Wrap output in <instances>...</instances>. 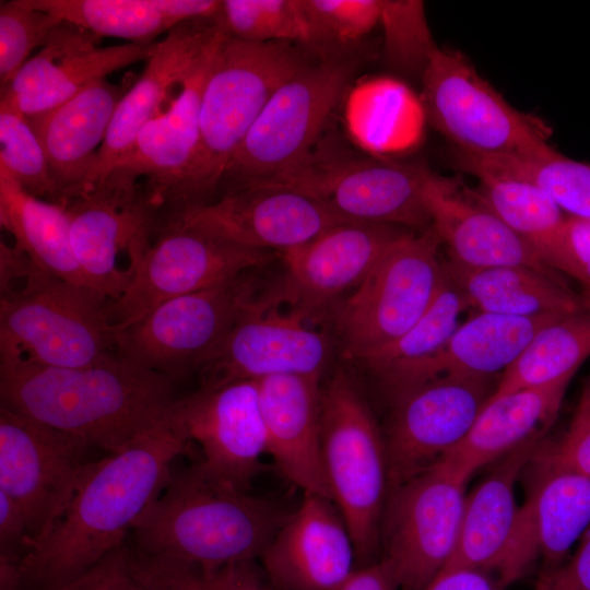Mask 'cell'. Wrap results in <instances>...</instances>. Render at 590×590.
I'll list each match as a JSON object with an SVG mask.
<instances>
[{"label":"cell","mask_w":590,"mask_h":590,"mask_svg":"<svg viewBox=\"0 0 590 590\" xmlns=\"http://www.w3.org/2000/svg\"><path fill=\"white\" fill-rule=\"evenodd\" d=\"M190 442L172 406L123 450L94 461L62 517L21 559L22 589L56 588L125 544Z\"/></svg>","instance_id":"obj_1"},{"label":"cell","mask_w":590,"mask_h":590,"mask_svg":"<svg viewBox=\"0 0 590 590\" xmlns=\"http://www.w3.org/2000/svg\"><path fill=\"white\" fill-rule=\"evenodd\" d=\"M173 382L116 353L83 367L0 356L1 405L110 455L170 411Z\"/></svg>","instance_id":"obj_2"},{"label":"cell","mask_w":590,"mask_h":590,"mask_svg":"<svg viewBox=\"0 0 590 590\" xmlns=\"http://www.w3.org/2000/svg\"><path fill=\"white\" fill-rule=\"evenodd\" d=\"M290 515L206 473L200 463L172 476L132 529L134 548L215 568L260 559Z\"/></svg>","instance_id":"obj_3"},{"label":"cell","mask_w":590,"mask_h":590,"mask_svg":"<svg viewBox=\"0 0 590 590\" xmlns=\"http://www.w3.org/2000/svg\"><path fill=\"white\" fill-rule=\"evenodd\" d=\"M307 64L294 44L248 43L223 33L202 91L198 149L161 214L163 221L213 201L232 157L269 99Z\"/></svg>","instance_id":"obj_4"},{"label":"cell","mask_w":590,"mask_h":590,"mask_svg":"<svg viewBox=\"0 0 590 590\" xmlns=\"http://www.w3.org/2000/svg\"><path fill=\"white\" fill-rule=\"evenodd\" d=\"M109 298L36 268L0 294V356L54 367H83L115 353Z\"/></svg>","instance_id":"obj_5"},{"label":"cell","mask_w":590,"mask_h":590,"mask_svg":"<svg viewBox=\"0 0 590 590\" xmlns=\"http://www.w3.org/2000/svg\"><path fill=\"white\" fill-rule=\"evenodd\" d=\"M321 448L331 499L353 540L357 567L380 550L389 493L385 438L352 378L337 373L321 389Z\"/></svg>","instance_id":"obj_6"},{"label":"cell","mask_w":590,"mask_h":590,"mask_svg":"<svg viewBox=\"0 0 590 590\" xmlns=\"http://www.w3.org/2000/svg\"><path fill=\"white\" fill-rule=\"evenodd\" d=\"M421 78L425 114L458 154L535 160L555 151L548 128L514 108L460 51L436 47Z\"/></svg>","instance_id":"obj_7"},{"label":"cell","mask_w":590,"mask_h":590,"mask_svg":"<svg viewBox=\"0 0 590 590\" xmlns=\"http://www.w3.org/2000/svg\"><path fill=\"white\" fill-rule=\"evenodd\" d=\"M440 245L432 226L408 232L340 304L334 323L345 358L361 361L394 342L426 312L446 279Z\"/></svg>","instance_id":"obj_8"},{"label":"cell","mask_w":590,"mask_h":590,"mask_svg":"<svg viewBox=\"0 0 590 590\" xmlns=\"http://www.w3.org/2000/svg\"><path fill=\"white\" fill-rule=\"evenodd\" d=\"M354 69L351 60L330 58L307 64L282 84L232 157L221 186L228 184L231 191L304 164L349 87Z\"/></svg>","instance_id":"obj_9"},{"label":"cell","mask_w":590,"mask_h":590,"mask_svg":"<svg viewBox=\"0 0 590 590\" xmlns=\"http://www.w3.org/2000/svg\"><path fill=\"white\" fill-rule=\"evenodd\" d=\"M255 270L168 299L119 330L115 353L174 381L199 369L244 312L259 298Z\"/></svg>","instance_id":"obj_10"},{"label":"cell","mask_w":590,"mask_h":590,"mask_svg":"<svg viewBox=\"0 0 590 590\" xmlns=\"http://www.w3.org/2000/svg\"><path fill=\"white\" fill-rule=\"evenodd\" d=\"M85 441L0 406V491L22 510L28 546L62 517L94 461ZM27 552V551H26Z\"/></svg>","instance_id":"obj_11"},{"label":"cell","mask_w":590,"mask_h":590,"mask_svg":"<svg viewBox=\"0 0 590 590\" xmlns=\"http://www.w3.org/2000/svg\"><path fill=\"white\" fill-rule=\"evenodd\" d=\"M465 484L437 461L389 491L380 550L401 590H424L450 558L460 529Z\"/></svg>","instance_id":"obj_12"},{"label":"cell","mask_w":590,"mask_h":590,"mask_svg":"<svg viewBox=\"0 0 590 590\" xmlns=\"http://www.w3.org/2000/svg\"><path fill=\"white\" fill-rule=\"evenodd\" d=\"M271 259V251L238 246L181 224L165 225L133 267L126 291L109 299L110 321L122 330L168 299L260 269Z\"/></svg>","instance_id":"obj_13"},{"label":"cell","mask_w":590,"mask_h":590,"mask_svg":"<svg viewBox=\"0 0 590 590\" xmlns=\"http://www.w3.org/2000/svg\"><path fill=\"white\" fill-rule=\"evenodd\" d=\"M64 208L82 273L94 290L117 299L158 228V213L143 184L110 174Z\"/></svg>","instance_id":"obj_14"},{"label":"cell","mask_w":590,"mask_h":590,"mask_svg":"<svg viewBox=\"0 0 590 590\" xmlns=\"http://www.w3.org/2000/svg\"><path fill=\"white\" fill-rule=\"evenodd\" d=\"M432 174L421 165L390 160L320 165L308 158L293 170L261 182L303 191L350 222L422 232L430 226L425 192Z\"/></svg>","instance_id":"obj_15"},{"label":"cell","mask_w":590,"mask_h":590,"mask_svg":"<svg viewBox=\"0 0 590 590\" xmlns=\"http://www.w3.org/2000/svg\"><path fill=\"white\" fill-rule=\"evenodd\" d=\"M307 319L295 309L281 311L268 294L260 295L199 367L200 388L276 375L321 378L332 346Z\"/></svg>","instance_id":"obj_16"},{"label":"cell","mask_w":590,"mask_h":590,"mask_svg":"<svg viewBox=\"0 0 590 590\" xmlns=\"http://www.w3.org/2000/svg\"><path fill=\"white\" fill-rule=\"evenodd\" d=\"M495 377H442L396 397L385 437L389 491L435 464L469 433Z\"/></svg>","instance_id":"obj_17"},{"label":"cell","mask_w":590,"mask_h":590,"mask_svg":"<svg viewBox=\"0 0 590 590\" xmlns=\"http://www.w3.org/2000/svg\"><path fill=\"white\" fill-rule=\"evenodd\" d=\"M343 222L350 221L303 191L259 182L188 209L160 228L181 224L246 248L282 252Z\"/></svg>","instance_id":"obj_18"},{"label":"cell","mask_w":590,"mask_h":590,"mask_svg":"<svg viewBox=\"0 0 590 590\" xmlns=\"http://www.w3.org/2000/svg\"><path fill=\"white\" fill-rule=\"evenodd\" d=\"M408 232L387 224H337L309 241L280 252L284 274L269 295L274 303H285L311 318L346 291L355 290Z\"/></svg>","instance_id":"obj_19"},{"label":"cell","mask_w":590,"mask_h":590,"mask_svg":"<svg viewBox=\"0 0 590 590\" xmlns=\"http://www.w3.org/2000/svg\"><path fill=\"white\" fill-rule=\"evenodd\" d=\"M173 413L190 441L203 453L202 469L213 477L248 491L267 452L257 380L200 388L176 399Z\"/></svg>","instance_id":"obj_20"},{"label":"cell","mask_w":590,"mask_h":590,"mask_svg":"<svg viewBox=\"0 0 590 590\" xmlns=\"http://www.w3.org/2000/svg\"><path fill=\"white\" fill-rule=\"evenodd\" d=\"M222 33L216 17L197 19L177 24L156 42L142 74L117 104L86 192L106 179L141 129L162 113L170 92L182 86Z\"/></svg>","instance_id":"obj_21"},{"label":"cell","mask_w":590,"mask_h":590,"mask_svg":"<svg viewBox=\"0 0 590 590\" xmlns=\"http://www.w3.org/2000/svg\"><path fill=\"white\" fill-rule=\"evenodd\" d=\"M99 37L61 21L39 52L30 58L10 83L1 86L20 110L32 117L72 98L107 74L148 60L155 44L126 43L99 47Z\"/></svg>","instance_id":"obj_22"},{"label":"cell","mask_w":590,"mask_h":590,"mask_svg":"<svg viewBox=\"0 0 590 590\" xmlns=\"http://www.w3.org/2000/svg\"><path fill=\"white\" fill-rule=\"evenodd\" d=\"M536 460L538 479L519 509L512 539L497 570L505 587L522 577L539 556L543 569L563 563L590 527V476Z\"/></svg>","instance_id":"obj_23"},{"label":"cell","mask_w":590,"mask_h":590,"mask_svg":"<svg viewBox=\"0 0 590 590\" xmlns=\"http://www.w3.org/2000/svg\"><path fill=\"white\" fill-rule=\"evenodd\" d=\"M275 590H330L356 568L350 531L334 503L305 494L261 556Z\"/></svg>","instance_id":"obj_24"},{"label":"cell","mask_w":590,"mask_h":590,"mask_svg":"<svg viewBox=\"0 0 590 590\" xmlns=\"http://www.w3.org/2000/svg\"><path fill=\"white\" fill-rule=\"evenodd\" d=\"M425 197L430 226L446 245L448 261L467 269L520 266L559 278L477 190L433 173Z\"/></svg>","instance_id":"obj_25"},{"label":"cell","mask_w":590,"mask_h":590,"mask_svg":"<svg viewBox=\"0 0 590 590\" xmlns=\"http://www.w3.org/2000/svg\"><path fill=\"white\" fill-rule=\"evenodd\" d=\"M220 38L168 107L141 129L110 172L133 181L144 179L142 184L158 216L193 162L202 91Z\"/></svg>","instance_id":"obj_26"},{"label":"cell","mask_w":590,"mask_h":590,"mask_svg":"<svg viewBox=\"0 0 590 590\" xmlns=\"http://www.w3.org/2000/svg\"><path fill=\"white\" fill-rule=\"evenodd\" d=\"M257 382L267 452L304 494L331 499L321 448L320 377L276 375Z\"/></svg>","instance_id":"obj_27"},{"label":"cell","mask_w":590,"mask_h":590,"mask_svg":"<svg viewBox=\"0 0 590 590\" xmlns=\"http://www.w3.org/2000/svg\"><path fill=\"white\" fill-rule=\"evenodd\" d=\"M129 87L104 79L48 111L26 117L45 151L60 205L86 192L97 152Z\"/></svg>","instance_id":"obj_28"},{"label":"cell","mask_w":590,"mask_h":590,"mask_svg":"<svg viewBox=\"0 0 590 590\" xmlns=\"http://www.w3.org/2000/svg\"><path fill=\"white\" fill-rule=\"evenodd\" d=\"M461 167L480 181L483 201L555 271L579 281L589 292L590 280L578 258L569 217L533 181L494 163L458 154Z\"/></svg>","instance_id":"obj_29"},{"label":"cell","mask_w":590,"mask_h":590,"mask_svg":"<svg viewBox=\"0 0 590 590\" xmlns=\"http://www.w3.org/2000/svg\"><path fill=\"white\" fill-rule=\"evenodd\" d=\"M541 444L542 437L534 438L502 457L465 496L456 546L440 573L479 569L497 574L518 520L517 480Z\"/></svg>","instance_id":"obj_30"},{"label":"cell","mask_w":590,"mask_h":590,"mask_svg":"<svg viewBox=\"0 0 590 590\" xmlns=\"http://www.w3.org/2000/svg\"><path fill=\"white\" fill-rule=\"evenodd\" d=\"M569 382L492 394L467 436L439 461L468 482L480 468L542 437L555 420Z\"/></svg>","instance_id":"obj_31"},{"label":"cell","mask_w":590,"mask_h":590,"mask_svg":"<svg viewBox=\"0 0 590 590\" xmlns=\"http://www.w3.org/2000/svg\"><path fill=\"white\" fill-rule=\"evenodd\" d=\"M564 316L512 317L480 311L459 324L442 350L421 365L394 397L436 378L496 377L541 328Z\"/></svg>","instance_id":"obj_32"},{"label":"cell","mask_w":590,"mask_h":590,"mask_svg":"<svg viewBox=\"0 0 590 590\" xmlns=\"http://www.w3.org/2000/svg\"><path fill=\"white\" fill-rule=\"evenodd\" d=\"M444 264L469 306L479 311L512 317L582 311L580 300L560 278L520 266L467 269L448 260Z\"/></svg>","instance_id":"obj_33"},{"label":"cell","mask_w":590,"mask_h":590,"mask_svg":"<svg viewBox=\"0 0 590 590\" xmlns=\"http://www.w3.org/2000/svg\"><path fill=\"white\" fill-rule=\"evenodd\" d=\"M0 223L38 268L66 282L92 287L73 253L66 208L30 194L2 166Z\"/></svg>","instance_id":"obj_34"},{"label":"cell","mask_w":590,"mask_h":590,"mask_svg":"<svg viewBox=\"0 0 590 590\" xmlns=\"http://www.w3.org/2000/svg\"><path fill=\"white\" fill-rule=\"evenodd\" d=\"M469 307L465 296L446 271L445 282L426 312L398 340L359 362L397 394L421 365L442 350L459 327L461 314Z\"/></svg>","instance_id":"obj_35"},{"label":"cell","mask_w":590,"mask_h":590,"mask_svg":"<svg viewBox=\"0 0 590 590\" xmlns=\"http://www.w3.org/2000/svg\"><path fill=\"white\" fill-rule=\"evenodd\" d=\"M590 356V312L560 317L541 328L500 375L494 396L570 381Z\"/></svg>","instance_id":"obj_36"},{"label":"cell","mask_w":590,"mask_h":590,"mask_svg":"<svg viewBox=\"0 0 590 590\" xmlns=\"http://www.w3.org/2000/svg\"><path fill=\"white\" fill-rule=\"evenodd\" d=\"M31 5L86 30L99 38L117 37L152 45L177 24L155 0H28Z\"/></svg>","instance_id":"obj_37"},{"label":"cell","mask_w":590,"mask_h":590,"mask_svg":"<svg viewBox=\"0 0 590 590\" xmlns=\"http://www.w3.org/2000/svg\"><path fill=\"white\" fill-rule=\"evenodd\" d=\"M129 562L142 590H275L256 559L208 569L129 548Z\"/></svg>","instance_id":"obj_38"},{"label":"cell","mask_w":590,"mask_h":590,"mask_svg":"<svg viewBox=\"0 0 590 590\" xmlns=\"http://www.w3.org/2000/svg\"><path fill=\"white\" fill-rule=\"evenodd\" d=\"M216 22L225 35L243 42L316 43L302 0H224Z\"/></svg>","instance_id":"obj_39"},{"label":"cell","mask_w":590,"mask_h":590,"mask_svg":"<svg viewBox=\"0 0 590 590\" xmlns=\"http://www.w3.org/2000/svg\"><path fill=\"white\" fill-rule=\"evenodd\" d=\"M0 166L30 194L59 204L40 141L26 116L4 93L0 96Z\"/></svg>","instance_id":"obj_40"},{"label":"cell","mask_w":590,"mask_h":590,"mask_svg":"<svg viewBox=\"0 0 590 590\" xmlns=\"http://www.w3.org/2000/svg\"><path fill=\"white\" fill-rule=\"evenodd\" d=\"M483 161L533 181L544 189L569 217L590 221V165L566 157L557 151L535 160Z\"/></svg>","instance_id":"obj_41"},{"label":"cell","mask_w":590,"mask_h":590,"mask_svg":"<svg viewBox=\"0 0 590 590\" xmlns=\"http://www.w3.org/2000/svg\"><path fill=\"white\" fill-rule=\"evenodd\" d=\"M379 23L389 64L400 71L423 74L436 46L432 40L424 4L415 0H380Z\"/></svg>","instance_id":"obj_42"},{"label":"cell","mask_w":590,"mask_h":590,"mask_svg":"<svg viewBox=\"0 0 590 590\" xmlns=\"http://www.w3.org/2000/svg\"><path fill=\"white\" fill-rule=\"evenodd\" d=\"M56 15L31 5L28 0L0 2V83L12 81L30 59L43 47L51 31L61 22Z\"/></svg>","instance_id":"obj_43"},{"label":"cell","mask_w":590,"mask_h":590,"mask_svg":"<svg viewBox=\"0 0 590 590\" xmlns=\"http://www.w3.org/2000/svg\"><path fill=\"white\" fill-rule=\"evenodd\" d=\"M316 42L351 44L369 33L380 17V0H302Z\"/></svg>","instance_id":"obj_44"},{"label":"cell","mask_w":590,"mask_h":590,"mask_svg":"<svg viewBox=\"0 0 590 590\" xmlns=\"http://www.w3.org/2000/svg\"><path fill=\"white\" fill-rule=\"evenodd\" d=\"M534 456L590 476V375L564 436L555 444L540 446Z\"/></svg>","instance_id":"obj_45"},{"label":"cell","mask_w":590,"mask_h":590,"mask_svg":"<svg viewBox=\"0 0 590 590\" xmlns=\"http://www.w3.org/2000/svg\"><path fill=\"white\" fill-rule=\"evenodd\" d=\"M50 590H142L129 562V547L122 544L79 577Z\"/></svg>","instance_id":"obj_46"},{"label":"cell","mask_w":590,"mask_h":590,"mask_svg":"<svg viewBox=\"0 0 590 590\" xmlns=\"http://www.w3.org/2000/svg\"><path fill=\"white\" fill-rule=\"evenodd\" d=\"M533 590H590V527L568 559L542 569Z\"/></svg>","instance_id":"obj_47"},{"label":"cell","mask_w":590,"mask_h":590,"mask_svg":"<svg viewBox=\"0 0 590 590\" xmlns=\"http://www.w3.org/2000/svg\"><path fill=\"white\" fill-rule=\"evenodd\" d=\"M28 530L20 507L0 491V554L21 557L26 554Z\"/></svg>","instance_id":"obj_48"},{"label":"cell","mask_w":590,"mask_h":590,"mask_svg":"<svg viewBox=\"0 0 590 590\" xmlns=\"http://www.w3.org/2000/svg\"><path fill=\"white\" fill-rule=\"evenodd\" d=\"M400 586L390 564L379 558L357 567L344 581L330 590H399Z\"/></svg>","instance_id":"obj_49"},{"label":"cell","mask_w":590,"mask_h":590,"mask_svg":"<svg viewBox=\"0 0 590 590\" xmlns=\"http://www.w3.org/2000/svg\"><path fill=\"white\" fill-rule=\"evenodd\" d=\"M424 590H506L498 577L479 569L438 574Z\"/></svg>","instance_id":"obj_50"},{"label":"cell","mask_w":590,"mask_h":590,"mask_svg":"<svg viewBox=\"0 0 590 590\" xmlns=\"http://www.w3.org/2000/svg\"><path fill=\"white\" fill-rule=\"evenodd\" d=\"M38 268L28 255L16 244L10 246L0 243V294L12 288L22 280L23 283Z\"/></svg>","instance_id":"obj_51"},{"label":"cell","mask_w":590,"mask_h":590,"mask_svg":"<svg viewBox=\"0 0 590 590\" xmlns=\"http://www.w3.org/2000/svg\"><path fill=\"white\" fill-rule=\"evenodd\" d=\"M569 225L576 252L590 280V221L569 217Z\"/></svg>","instance_id":"obj_52"},{"label":"cell","mask_w":590,"mask_h":590,"mask_svg":"<svg viewBox=\"0 0 590 590\" xmlns=\"http://www.w3.org/2000/svg\"><path fill=\"white\" fill-rule=\"evenodd\" d=\"M21 557L0 554V590H23Z\"/></svg>","instance_id":"obj_53"},{"label":"cell","mask_w":590,"mask_h":590,"mask_svg":"<svg viewBox=\"0 0 590 590\" xmlns=\"http://www.w3.org/2000/svg\"><path fill=\"white\" fill-rule=\"evenodd\" d=\"M589 308H590V296H589Z\"/></svg>","instance_id":"obj_54"}]
</instances>
